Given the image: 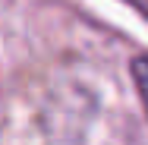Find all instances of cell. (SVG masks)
<instances>
[{
  "mask_svg": "<svg viewBox=\"0 0 148 145\" xmlns=\"http://www.w3.org/2000/svg\"><path fill=\"white\" fill-rule=\"evenodd\" d=\"M129 73H132V82H136V91H139V101H142L145 117H148V54L132 57V63H129Z\"/></svg>",
  "mask_w": 148,
  "mask_h": 145,
  "instance_id": "6da1fadb",
  "label": "cell"
}]
</instances>
